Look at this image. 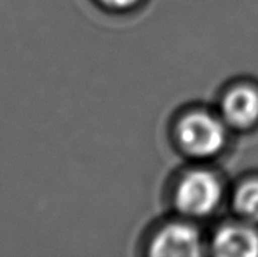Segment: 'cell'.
I'll list each match as a JSON object with an SVG mask.
<instances>
[{
    "mask_svg": "<svg viewBox=\"0 0 258 257\" xmlns=\"http://www.w3.org/2000/svg\"><path fill=\"white\" fill-rule=\"evenodd\" d=\"M222 116L236 129H248L258 122V91L240 86L225 94L221 104Z\"/></svg>",
    "mask_w": 258,
    "mask_h": 257,
    "instance_id": "5b68a950",
    "label": "cell"
},
{
    "mask_svg": "<svg viewBox=\"0 0 258 257\" xmlns=\"http://www.w3.org/2000/svg\"><path fill=\"white\" fill-rule=\"evenodd\" d=\"M177 136L185 152L192 157L207 158L222 149L227 133L221 121L206 112H190L177 127Z\"/></svg>",
    "mask_w": 258,
    "mask_h": 257,
    "instance_id": "6da1fadb",
    "label": "cell"
},
{
    "mask_svg": "<svg viewBox=\"0 0 258 257\" xmlns=\"http://www.w3.org/2000/svg\"><path fill=\"white\" fill-rule=\"evenodd\" d=\"M233 208L248 223H258V179L247 180L237 187L233 195Z\"/></svg>",
    "mask_w": 258,
    "mask_h": 257,
    "instance_id": "8992f818",
    "label": "cell"
},
{
    "mask_svg": "<svg viewBox=\"0 0 258 257\" xmlns=\"http://www.w3.org/2000/svg\"><path fill=\"white\" fill-rule=\"evenodd\" d=\"M100 2L106 7L116 9V10H124V9L133 7L138 0H100Z\"/></svg>",
    "mask_w": 258,
    "mask_h": 257,
    "instance_id": "52a82bcc",
    "label": "cell"
},
{
    "mask_svg": "<svg viewBox=\"0 0 258 257\" xmlns=\"http://www.w3.org/2000/svg\"><path fill=\"white\" fill-rule=\"evenodd\" d=\"M149 254L155 257H196L203 254L199 231L186 223H173L156 234L152 239Z\"/></svg>",
    "mask_w": 258,
    "mask_h": 257,
    "instance_id": "3957f363",
    "label": "cell"
},
{
    "mask_svg": "<svg viewBox=\"0 0 258 257\" xmlns=\"http://www.w3.org/2000/svg\"><path fill=\"white\" fill-rule=\"evenodd\" d=\"M221 195V184L214 174L206 170H194L185 174L178 183L174 202L181 213L202 217L216 209Z\"/></svg>",
    "mask_w": 258,
    "mask_h": 257,
    "instance_id": "7a4b0ae2",
    "label": "cell"
},
{
    "mask_svg": "<svg viewBox=\"0 0 258 257\" xmlns=\"http://www.w3.org/2000/svg\"><path fill=\"white\" fill-rule=\"evenodd\" d=\"M211 249L217 256L255 257L258 256V234L247 226L228 224L214 234Z\"/></svg>",
    "mask_w": 258,
    "mask_h": 257,
    "instance_id": "277c9868",
    "label": "cell"
}]
</instances>
